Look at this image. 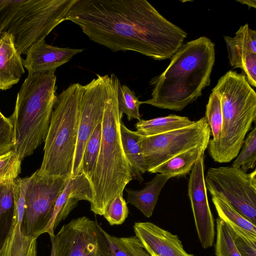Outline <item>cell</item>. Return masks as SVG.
Masks as SVG:
<instances>
[{
	"label": "cell",
	"instance_id": "cell-28",
	"mask_svg": "<svg viewBox=\"0 0 256 256\" xmlns=\"http://www.w3.org/2000/svg\"><path fill=\"white\" fill-rule=\"evenodd\" d=\"M119 117L122 120L126 114L128 120H140V106L142 102L136 96L135 93L126 84H120L118 94Z\"/></svg>",
	"mask_w": 256,
	"mask_h": 256
},
{
	"label": "cell",
	"instance_id": "cell-26",
	"mask_svg": "<svg viewBox=\"0 0 256 256\" xmlns=\"http://www.w3.org/2000/svg\"><path fill=\"white\" fill-rule=\"evenodd\" d=\"M218 218L230 228H237L256 234V224L250 222L226 202L212 196Z\"/></svg>",
	"mask_w": 256,
	"mask_h": 256
},
{
	"label": "cell",
	"instance_id": "cell-29",
	"mask_svg": "<svg viewBox=\"0 0 256 256\" xmlns=\"http://www.w3.org/2000/svg\"><path fill=\"white\" fill-rule=\"evenodd\" d=\"M212 132L213 138L209 142L214 144L220 139L222 125V114L220 98L218 94L212 92L206 106V116Z\"/></svg>",
	"mask_w": 256,
	"mask_h": 256
},
{
	"label": "cell",
	"instance_id": "cell-5",
	"mask_svg": "<svg viewBox=\"0 0 256 256\" xmlns=\"http://www.w3.org/2000/svg\"><path fill=\"white\" fill-rule=\"evenodd\" d=\"M212 92L220 98L222 125L216 143L208 142V154L216 162H230L238 155L256 118V93L244 74L228 70Z\"/></svg>",
	"mask_w": 256,
	"mask_h": 256
},
{
	"label": "cell",
	"instance_id": "cell-33",
	"mask_svg": "<svg viewBox=\"0 0 256 256\" xmlns=\"http://www.w3.org/2000/svg\"><path fill=\"white\" fill-rule=\"evenodd\" d=\"M128 214L127 202L123 194H120L111 201L103 216L110 225H120L126 220Z\"/></svg>",
	"mask_w": 256,
	"mask_h": 256
},
{
	"label": "cell",
	"instance_id": "cell-27",
	"mask_svg": "<svg viewBox=\"0 0 256 256\" xmlns=\"http://www.w3.org/2000/svg\"><path fill=\"white\" fill-rule=\"evenodd\" d=\"M101 136L102 122L98 124L92 131L86 144L83 156L81 172L83 173L90 182L98 157Z\"/></svg>",
	"mask_w": 256,
	"mask_h": 256
},
{
	"label": "cell",
	"instance_id": "cell-8",
	"mask_svg": "<svg viewBox=\"0 0 256 256\" xmlns=\"http://www.w3.org/2000/svg\"><path fill=\"white\" fill-rule=\"evenodd\" d=\"M204 180L212 196L226 202L256 224V170L247 174L232 166L210 168Z\"/></svg>",
	"mask_w": 256,
	"mask_h": 256
},
{
	"label": "cell",
	"instance_id": "cell-11",
	"mask_svg": "<svg viewBox=\"0 0 256 256\" xmlns=\"http://www.w3.org/2000/svg\"><path fill=\"white\" fill-rule=\"evenodd\" d=\"M102 230L85 216L72 220L50 236L54 256H112Z\"/></svg>",
	"mask_w": 256,
	"mask_h": 256
},
{
	"label": "cell",
	"instance_id": "cell-16",
	"mask_svg": "<svg viewBox=\"0 0 256 256\" xmlns=\"http://www.w3.org/2000/svg\"><path fill=\"white\" fill-rule=\"evenodd\" d=\"M92 199L90 181L83 173L68 178L56 200L52 218L44 234L48 233L50 236H54V230L62 220L68 216L79 200H86L91 204Z\"/></svg>",
	"mask_w": 256,
	"mask_h": 256
},
{
	"label": "cell",
	"instance_id": "cell-1",
	"mask_svg": "<svg viewBox=\"0 0 256 256\" xmlns=\"http://www.w3.org/2000/svg\"><path fill=\"white\" fill-rule=\"evenodd\" d=\"M66 20L112 52L133 51L156 60L171 58L187 36L146 0H78Z\"/></svg>",
	"mask_w": 256,
	"mask_h": 256
},
{
	"label": "cell",
	"instance_id": "cell-10",
	"mask_svg": "<svg viewBox=\"0 0 256 256\" xmlns=\"http://www.w3.org/2000/svg\"><path fill=\"white\" fill-rule=\"evenodd\" d=\"M68 179L42 174L38 170L30 176L25 196L22 230L31 239L36 238L48 226L56 202Z\"/></svg>",
	"mask_w": 256,
	"mask_h": 256
},
{
	"label": "cell",
	"instance_id": "cell-20",
	"mask_svg": "<svg viewBox=\"0 0 256 256\" xmlns=\"http://www.w3.org/2000/svg\"><path fill=\"white\" fill-rule=\"evenodd\" d=\"M170 178L165 174H158L145 186L140 190L126 188L127 203L134 206L146 218L153 213L160 192Z\"/></svg>",
	"mask_w": 256,
	"mask_h": 256
},
{
	"label": "cell",
	"instance_id": "cell-4",
	"mask_svg": "<svg viewBox=\"0 0 256 256\" xmlns=\"http://www.w3.org/2000/svg\"><path fill=\"white\" fill-rule=\"evenodd\" d=\"M56 70L28 74L9 118L14 128V150L22 160L33 154L46 136L57 96Z\"/></svg>",
	"mask_w": 256,
	"mask_h": 256
},
{
	"label": "cell",
	"instance_id": "cell-18",
	"mask_svg": "<svg viewBox=\"0 0 256 256\" xmlns=\"http://www.w3.org/2000/svg\"><path fill=\"white\" fill-rule=\"evenodd\" d=\"M83 50L82 48L52 46L48 44L45 39L42 40L30 46L23 65L30 74L56 70Z\"/></svg>",
	"mask_w": 256,
	"mask_h": 256
},
{
	"label": "cell",
	"instance_id": "cell-14",
	"mask_svg": "<svg viewBox=\"0 0 256 256\" xmlns=\"http://www.w3.org/2000/svg\"><path fill=\"white\" fill-rule=\"evenodd\" d=\"M30 177L14 180V214L0 256H37L36 238L26 236L22 230L25 207V196Z\"/></svg>",
	"mask_w": 256,
	"mask_h": 256
},
{
	"label": "cell",
	"instance_id": "cell-17",
	"mask_svg": "<svg viewBox=\"0 0 256 256\" xmlns=\"http://www.w3.org/2000/svg\"><path fill=\"white\" fill-rule=\"evenodd\" d=\"M134 230L144 249L155 256H194L188 253L176 235L150 222H136Z\"/></svg>",
	"mask_w": 256,
	"mask_h": 256
},
{
	"label": "cell",
	"instance_id": "cell-31",
	"mask_svg": "<svg viewBox=\"0 0 256 256\" xmlns=\"http://www.w3.org/2000/svg\"><path fill=\"white\" fill-rule=\"evenodd\" d=\"M215 254L216 256H241L228 226L218 217L216 218Z\"/></svg>",
	"mask_w": 256,
	"mask_h": 256
},
{
	"label": "cell",
	"instance_id": "cell-38",
	"mask_svg": "<svg viewBox=\"0 0 256 256\" xmlns=\"http://www.w3.org/2000/svg\"><path fill=\"white\" fill-rule=\"evenodd\" d=\"M150 256H154V254H151Z\"/></svg>",
	"mask_w": 256,
	"mask_h": 256
},
{
	"label": "cell",
	"instance_id": "cell-22",
	"mask_svg": "<svg viewBox=\"0 0 256 256\" xmlns=\"http://www.w3.org/2000/svg\"><path fill=\"white\" fill-rule=\"evenodd\" d=\"M206 147H197L179 154L162 164L149 172L161 174L170 178L184 176L189 174L198 158L204 154Z\"/></svg>",
	"mask_w": 256,
	"mask_h": 256
},
{
	"label": "cell",
	"instance_id": "cell-13",
	"mask_svg": "<svg viewBox=\"0 0 256 256\" xmlns=\"http://www.w3.org/2000/svg\"><path fill=\"white\" fill-rule=\"evenodd\" d=\"M204 154L196 161L190 174L188 196L196 228L202 247H211L215 236L214 219L210 210L204 180Z\"/></svg>",
	"mask_w": 256,
	"mask_h": 256
},
{
	"label": "cell",
	"instance_id": "cell-23",
	"mask_svg": "<svg viewBox=\"0 0 256 256\" xmlns=\"http://www.w3.org/2000/svg\"><path fill=\"white\" fill-rule=\"evenodd\" d=\"M194 122L186 116L170 114L148 120L140 119L136 124L135 127L139 134L148 136L181 128L192 124Z\"/></svg>",
	"mask_w": 256,
	"mask_h": 256
},
{
	"label": "cell",
	"instance_id": "cell-25",
	"mask_svg": "<svg viewBox=\"0 0 256 256\" xmlns=\"http://www.w3.org/2000/svg\"><path fill=\"white\" fill-rule=\"evenodd\" d=\"M102 232L106 238L112 256H151L136 236L116 237Z\"/></svg>",
	"mask_w": 256,
	"mask_h": 256
},
{
	"label": "cell",
	"instance_id": "cell-2",
	"mask_svg": "<svg viewBox=\"0 0 256 256\" xmlns=\"http://www.w3.org/2000/svg\"><path fill=\"white\" fill-rule=\"evenodd\" d=\"M215 61L214 45L201 36L183 44L164 72L152 81V98L142 104L181 111L210 84Z\"/></svg>",
	"mask_w": 256,
	"mask_h": 256
},
{
	"label": "cell",
	"instance_id": "cell-24",
	"mask_svg": "<svg viewBox=\"0 0 256 256\" xmlns=\"http://www.w3.org/2000/svg\"><path fill=\"white\" fill-rule=\"evenodd\" d=\"M14 180L0 182V250L13 222L15 208Z\"/></svg>",
	"mask_w": 256,
	"mask_h": 256
},
{
	"label": "cell",
	"instance_id": "cell-30",
	"mask_svg": "<svg viewBox=\"0 0 256 256\" xmlns=\"http://www.w3.org/2000/svg\"><path fill=\"white\" fill-rule=\"evenodd\" d=\"M241 151L232 166L244 172L254 168L256 163V127L254 126L244 141Z\"/></svg>",
	"mask_w": 256,
	"mask_h": 256
},
{
	"label": "cell",
	"instance_id": "cell-12",
	"mask_svg": "<svg viewBox=\"0 0 256 256\" xmlns=\"http://www.w3.org/2000/svg\"><path fill=\"white\" fill-rule=\"evenodd\" d=\"M106 75H97L96 78L84 86L74 158L71 178L82 172L83 156L86 144L92 131L102 122L106 99Z\"/></svg>",
	"mask_w": 256,
	"mask_h": 256
},
{
	"label": "cell",
	"instance_id": "cell-9",
	"mask_svg": "<svg viewBox=\"0 0 256 256\" xmlns=\"http://www.w3.org/2000/svg\"><path fill=\"white\" fill-rule=\"evenodd\" d=\"M210 129L204 116L192 124L166 133L140 137V144L147 171L175 156L197 147H208Z\"/></svg>",
	"mask_w": 256,
	"mask_h": 256
},
{
	"label": "cell",
	"instance_id": "cell-35",
	"mask_svg": "<svg viewBox=\"0 0 256 256\" xmlns=\"http://www.w3.org/2000/svg\"><path fill=\"white\" fill-rule=\"evenodd\" d=\"M230 232L241 256H256V238Z\"/></svg>",
	"mask_w": 256,
	"mask_h": 256
},
{
	"label": "cell",
	"instance_id": "cell-21",
	"mask_svg": "<svg viewBox=\"0 0 256 256\" xmlns=\"http://www.w3.org/2000/svg\"><path fill=\"white\" fill-rule=\"evenodd\" d=\"M120 132L122 148L129 162L133 179L140 182L144 181L142 175L147 171L140 144V137L136 131L129 130L122 121Z\"/></svg>",
	"mask_w": 256,
	"mask_h": 256
},
{
	"label": "cell",
	"instance_id": "cell-34",
	"mask_svg": "<svg viewBox=\"0 0 256 256\" xmlns=\"http://www.w3.org/2000/svg\"><path fill=\"white\" fill-rule=\"evenodd\" d=\"M15 145L14 128L9 118L0 112V156L13 150Z\"/></svg>",
	"mask_w": 256,
	"mask_h": 256
},
{
	"label": "cell",
	"instance_id": "cell-15",
	"mask_svg": "<svg viewBox=\"0 0 256 256\" xmlns=\"http://www.w3.org/2000/svg\"><path fill=\"white\" fill-rule=\"evenodd\" d=\"M232 67L240 68L248 84L256 86V31L248 24L241 26L234 37L224 36Z\"/></svg>",
	"mask_w": 256,
	"mask_h": 256
},
{
	"label": "cell",
	"instance_id": "cell-37",
	"mask_svg": "<svg viewBox=\"0 0 256 256\" xmlns=\"http://www.w3.org/2000/svg\"><path fill=\"white\" fill-rule=\"evenodd\" d=\"M50 256H54V251L52 248H51V252Z\"/></svg>",
	"mask_w": 256,
	"mask_h": 256
},
{
	"label": "cell",
	"instance_id": "cell-3",
	"mask_svg": "<svg viewBox=\"0 0 256 256\" xmlns=\"http://www.w3.org/2000/svg\"><path fill=\"white\" fill-rule=\"evenodd\" d=\"M120 84L114 74L106 75L100 150L90 182L93 196L90 210L100 216H104L111 201L118 194H123L126 186L133 179L120 136L122 120L118 100Z\"/></svg>",
	"mask_w": 256,
	"mask_h": 256
},
{
	"label": "cell",
	"instance_id": "cell-7",
	"mask_svg": "<svg viewBox=\"0 0 256 256\" xmlns=\"http://www.w3.org/2000/svg\"><path fill=\"white\" fill-rule=\"evenodd\" d=\"M77 0H0V34H10L18 52L26 54L33 44L66 20Z\"/></svg>",
	"mask_w": 256,
	"mask_h": 256
},
{
	"label": "cell",
	"instance_id": "cell-6",
	"mask_svg": "<svg viewBox=\"0 0 256 256\" xmlns=\"http://www.w3.org/2000/svg\"><path fill=\"white\" fill-rule=\"evenodd\" d=\"M84 90V86L74 83L57 96L38 170L40 174L71 178Z\"/></svg>",
	"mask_w": 256,
	"mask_h": 256
},
{
	"label": "cell",
	"instance_id": "cell-19",
	"mask_svg": "<svg viewBox=\"0 0 256 256\" xmlns=\"http://www.w3.org/2000/svg\"><path fill=\"white\" fill-rule=\"evenodd\" d=\"M24 73L21 54L17 50L12 35L0 34V90L11 88Z\"/></svg>",
	"mask_w": 256,
	"mask_h": 256
},
{
	"label": "cell",
	"instance_id": "cell-36",
	"mask_svg": "<svg viewBox=\"0 0 256 256\" xmlns=\"http://www.w3.org/2000/svg\"><path fill=\"white\" fill-rule=\"evenodd\" d=\"M236 1L240 2L242 4H245L247 5L249 8L253 7L254 8H256V0H242Z\"/></svg>",
	"mask_w": 256,
	"mask_h": 256
},
{
	"label": "cell",
	"instance_id": "cell-32",
	"mask_svg": "<svg viewBox=\"0 0 256 256\" xmlns=\"http://www.w3.org/2000/svg\"><path fill=\"white\" fill-rule=\"evenodd\" d=\"M21 160L14 150L0 156V182L16 179L20 172Z\"/></svg>",
	"mask_w": 256,
	"mask_h": 256
}]
</instances>
